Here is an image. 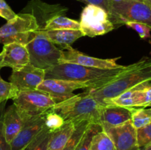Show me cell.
Masks as SVG:
<instances>
[{
	"instance_id": "obj_36",
	"label": "cell",
	"mask_w": 151,
	"mask_h": 150,
	"mask_svg": "<svg viewBox=\"0 0 151 150\" xmlns=\"http://www.w3.org/2000/svg\"><path fill=\"white\" fill-rule=\"evenodd\" d=\"M140 1H144V2L146 3V4H148L150 7H151V0H140Z\"/></svg>"
},
{
	"instance_id": "obj_35",
	"label": "cell",
	"mask_w": 151,
	"mask_h": 150,
	"mask_svg": "<svg viewBox=\"0 0 151 150\" xmlns=\"http://www.w3.org/2000/svg\"><path fill=\"white\" fill-rule=\"evenodd\" d=\"M139 150H151V144L146 146H145V147H142V148H141V149H139Z\"/></svg>"
},
{
	"instance_id": "obj_26",
	"label": "cell",
	"mask_w": 151,
	"mask_h": 150,
	"mask_svg": "<svg viewBox=\"0 0 151 150\" xmlns=\"http://www.w3.org/2000/svg\"><path fill=\"white\" fill-rule=\"evenodd\" d=\"M101 130L103 129L100 124H90L75 150H90V145L93 137Z\"/></svg>"
},
{
	"instance_id": "obj_3",
	"label": "cell",
	"mask_w": 151,
	"mask_h": 150,
	"mask_svg": "<svg viewBox=\"0 0 151 150\" xmlns=\"http://www.w3.org/2000/svg\"><path fill=\"white\" fill-rule=\"evenodd\" d=\"M103 104L85 91L75 94L71 98L55 104L51 109L60 115L65 122L75 124L86 121L91 124L100 125V114Z\"/></svg>"
},
{
	"instance_id": "obj_8",
	"label": "cell",
	"mask_w": 151,
	"mask_h": 150,
	"mask_svg": "<svg viewBox=\"0 0 151 150\" xmlns=\"http://www.w3.org/2000/svg\"><path fill=\"white\" fill-rule=\"evenodd\" d=\"M79 22L80 29L84 35L91 38L107 34L115 28L109 13L94 4H87L84 7Z\"/></svg>"
},
{
	"instance_id": "obj_34",
	"label": "cell",
	"mask_w": 151,
	"mask_h": 150,
	"mask_svg": "<svg viewBox=\"0 0 151 150\" xmlns=\"http://www.w3.org/2000/svg\"><path fill=\"white\" fill-rule=\"evenodd\" d=\"M78 1H81L87 4H94V5L99 6L104 9L110 16L112 0H78Z\"/></svg>"
},
{
	"instance_id": "obj_4",
	"label": "cell",
	"mask_w": 151,
	"mask_h": 150,
	"mask_svg": "<svg viewBox=\"0 0 151 150\" xmlns=\"http://www.w3.org/2000/svg\"><path fill=\"white\" fill-rule=\"evenodd\" d=\"M26 47L29 63L44 70L58 65L63 57V50L50 42L40 29L34 32Z\"/></svg>"
},
{
	"instance_id": "obj_29",
	"label": "cell",
	"mask_w": 151,
	"mask_h": 150,
	"mask_svg": "<svg viewBox=\"0 0 151 150\" xmlns=\"http://www.w3.org/2000/svg\"><path fill=\"white\" fill-rule=\"evenodd\" d=\"M137 131L139 148L141 149L151 144V122L145 127L137 129Z\"/></svg>"
},
{
	"instance_id": "obj_31",
	"label": "cell",
	"mask_w": 151,
	"mask_h": 150,
	"mask_svg": "<svg viewBox=\"0 0 151 150\" xmlns=\"http://www.w3.org/2000/svg\"><path fill=\"white\" fill-rule=\"evenodd\" d=\"M6 101L0 104V150H12L10 144L6 140L4 136L3 126V115L4 112Z\"/></svg>"
},
{
	"instance_id": "obj_15",
	"label": "cell",
	"mask_w": 151,
	"mask_h": 150,
	"mask_svg": "<svg viewBox=\"0 0 151 150\" xmlns=\"http://www.w3.org/2000/svg\"><path fill=\"white\" fill-rule=\"evenodd\" d=\"M67 8L59 4H49L41 0H32L23 10L22 13H30L35 16L40 29H42L46 22L58 15H63Z\"/></svg>"
},
{
	"instance_id": "obj_1",
	"label": "cell",
	"mask_w": 151,
	"mask_h": 150,
	"mask_svg": "<svg viewBox=\"0 0 151 150\" xmlns=\"http://www.w3.org/2000/svg\"><path fill=\"white\" fill-rule=\"evenodd\" d=\"M134 66L135 63L115 69H98L72 63H60L45 70V79L74 81L86 85L87 90H95L113 82Z\"/></svg>"
},
{
	"instance_id": "obj_11",
	"label": "cell",
	"mask_w": 151,
	"mask_h": 150,
	"mask_svg": "<svg viewBox=\"0 0 151 150\" xmlns=\"http://www.w3.org/2000/svg\"><path fill=\"white\" fill-rule=\"evenodd\" d=\"M37 89L47 93L55 104H58L75 96L73 91L75 90H87V86L85 84L74 81L49 78L44 79Z\"/></svg>"
},
{
	"instance_id": "obj_21",
	"label": "cell",
	"mask_w": 151,
	"mask_h": 150,
	"mask_svg": "<svg viewBox=\"0 0 151 150\" xmlns=\"http://www.w3.org/2000/svg\"><path fill=\"white\" fill-rule=\"evenodd\" d=\"M80 22L63 15L54 16L46 22L43 29H80Z\"/></svg>"
},
{
	"instance_id": "obj_10",
	"label": "cell",
	"mask_w": 151,
	"mask_h": 150,
	"mask_svg": "<svg viewBox=\"0 0 151 150\" xmlns=\"http://www.w3.org/2000/svg\"><path fill=\"white\" fill-rule=\"evenodd\" d=\"M110 138L116 150H139L137 142V131L131 121L114 126H102Z\"/></svg>"
},
{
	"instance_id": "obj_13",
	"label": "cell",
	"mask_w": 151,
	"mask_h": 150,
	"mask_svg": "<svg viewBox=\"0 0 151 150\" xmlns=\"http://www.w3.org/2000/svg\"><path fill=\"white\" fill-rule=\"evenodd\" d=\"M63 57L60 63H72L87 67L98 68V69H115L121 65L117 64L116 61L119 57L110 59H100L91 57L72 48L71 46L62 48Z\"/></svg>"
},
{
	"instance_id": "obj_25",
	"label": "cell",
	"mask_w": 151,
	"mask_h": 150,
	"mask_svg": "<svg viewBox=\"0 0 151 150\" xmlns=\"http://www.w3.org/2000/svg\"><path fill=\"white\" fill-rule=\"evenodd\" d=\"M52 132L44 126V129L29 144L25 150H48L49 141Z\"/></svg>"
},
{
	"instance_id": "obj_30",
	"label": "cell",
	"mask_w": 151,
	"mask_h": 150,
	"mask_svg": "<svg viewBox=\"0 0 151 150\" xmlns=\"http://www.w3.org/2000/svg\"><path fill=\"white\" fill-rule=\"evenodd\" d=\"M125 25L131 29H134L137 33L139 34V37L142 39L150 38V31L151 29L147 25L142 23H139V22H133L128 21L125 22Z\"/></svg>"
},
{
	"instance_id": "obj_33",
	"label": "cell",
	"mask_w": 151,
	"mask_h": 150,
	"mask_svg": "<svg viewBox=\"0 0 151 150\" xmlns=\"http://www.w3.org/2000/svg\"><path fill=\"white\" fill-rule=\"evenodd\" d=\"M16 16V13L13 12L11 7L7 4L4 0H0V17L3 18L7 21L14 19Z\"/></svg>"
},
{
	"instance_id": "obj_37",
	"label": "cell",
	"mask_w": 151,
	"mask_h": 150,
	"mask_svg": "<svg viewBox=\"0 0 151 150\" xmlns=\"http://www.w3.org/2000/svg\"><path fill=\"white\" fill-rule=\"evenodd\" d=\"M112 1H119V0H112Z\"/></svg>"
},
{
	"instance_id": "obj_38",
	"label": "cell",
	"mask_w": 151,
	"mask_h": 150,
	"mask_svg": "<svg viewBox=\"0 0 151 150\" xmlns=\"http://www.w3.org/2000/svg\"><path fill=\"white\" fill-rule=\"evenodd\" d=\"M1 67L0 66V71H1ZM0 78H1V76H0Z\"/></svg>"
},
{
	"instance_id": "obj_22",
	"label": "cell",
	"mask_w": 151,
	"mask_h": 150,
	"mask_svg": "<svg viewBox=\"0 0 151 150\" xmlns=\"http://www.w3.org/2000/svg\"><path fill=\"white\" fill-rule=\"evenodd\" d=\"M131 121L137 129L146 126L151 122V108L133 107Z\"/></svg>"
},
{
	"instance_id": "obj_6",
	"label": "cell",
	"mask_w": 151,
	"mask_h": 150,
	"mask_svg": "<svg viewBox=\"0 0 151 150\" xmlns=\"http://www.w3.org/2000/svg\"><path fill=\"white\" fill-rule=\"evenodd\" d=\"M110 18L114 24L139 22L147 25L151 29V7L140 0L112 1Z\"/></svg>"
},
{
	"instance_id": "obj_19",
	"label": "cell",
	"mask_w": 151,
	"mask_h": 150,
	"mask_svg": "<svg viewBox=\"0 0 151 150\" xmlns=\"http://www.w3.org/2000/svg\"><path fill=\"white\" fill-rule=\"evenodd\" d=\"M143 84L137 85L111 99L107 104H114L124 107H142V88Z\"/></svg>"
},
{
	"instance_id": "obj_18",
	"label": "cell",
	"mask_w": 151,
	"mask_h": 150,
	"mask_svg": "<svg viewBox=\"0 0 151 150\" xmlns=\"http://www.w3.org/2000/svg\"><path fill=\"white\" fill-rule=\"evenodd\" d=\"M40 29L50 42L62 48L71 46L77 40L85 36L81 29Z\"/></svg>"
},
{
	"instance_id": "obj_28",
	"label": "cell",
	"mask_w": 151,
	"mask_h": 150,
	"mask_svg": "<svg viewBox=\"0 0 151 150\" xmlns=\"http://www.w3.org/2000/svg\"><path fill=\"white\" fill-rule=\"evenodd\" d=\"M18 91L10 82H6L0 78V104L8 99H13Z\"/></svg>"
},
{
	"instance_id": "obj_7",
	"label": "cell",
	"mask_w": 151,
	"mask_h": 150,
	"mask_svg": "<svg viewBox=\"0 0 151 150\" xmlns=\"http://www.w3.org/2000/svg\"><path fill=\"white\" fill-rule=\"evenodd\" d=\"M13 100L26 119L50 110L55 104L47 93L38 89L18 91Z\"/></svg>"
},
{
	"instance_id": "obj_5",
	"label": "cell",
	"mask_w": 151,
	"mask_h": 150,
	"mask_svg": "<svg viewBox=\"0 0 151 150\" xmlns=\"http://www.w3.org/2000/svg\"><path fill=\"white\" fill-rule=\"evenodd\" d=\"M38 29L35 16L22 12L0 27V44L5 45L17 43L27 45Z\"/></svg>"
},
{
	"instance_id": "obj_14",
	"label": "cell",
	"mask_w": 151,
	"mask_h": 150,
	"mask_svg": "<svg viewBox=\"0 0 151 150\" xmlns=\"http://www.w3.org/2000/svg\"><path fill=\"white\" fill-rule=\"evenodd\" d=\"M29 63L26 45L17 43L5 44L0 53V66L18 69Z\"/></svg>"
},
{
	"instance_id": "obj_16",
	"label": "cell",
	"mask_w": 151,
	"mask_h": 150,
	"mask_svg": "<svg viewBox=\"0 0 151 150\" xmlns=\"http://www.w3.org/2000/svg\"><path fill=\"white\" fill-rule=\"evenodd\" d=\"M133 107H124L114 104L103 106L100 114V126H114L131 119Z\"/></svg>"
},
{
	"instance_id": "obj_24",
	"label": "cell",
	"mask_w": 151,
	"mask_h": 150,
	"mask_svg": "<svg viewBox=\"0 0 151 150\" xmlns=\"http://www.w3.org/2000/svg\"><path fill=\"white\" fill-rule=\"evenodd\" d=\"M90 150H116L114 144L103 130L97 132L91 140Z\"/></svg>"
},
{
	"instance_id": "obj_32",
	"label": "cell",
	"mask_w": 151,
	"mask_h": 150,
	"mask_svg": "<svg viewBox=\"0 0 151 150\" xmlns=\"http://www.w3.org/2000/svg\"><path fill=\"white\" fill-rule=\"evenodd\" d=\"M151 107V83H144L142 88V107Z\"/></svg>"
},
{
	"instance_id": "obj_2",
	"label": "cell",
	"mask_w": 151,
	"mask_h": 150,
	"mask_svg": "<svg viewBox=\"0 0 151 150\" xmlns=\"http://www.w3.org/2000/svg\"><path fill=\"white\" fill-rule=\"evenodd\" d=\"M151 82V57H143L135 66L119 78L95 90H86L90 95L106 105L111 99L141 84Z\"/></svg>"
},
{
	"instance_id": "obj_27",
	"label": "cell",
	"mask_w": 151,
	"mask_h": 150,
	"mask_svg": "<svg viewBox=\"0 0 151 150\" xmlns=\"http://www.w3.org/2000/svg\"><path fill=\"white\" fill-rule=\"evenodd\" d=\"M64 123L65 121L63 118L52 110L48 111L46 115L44 126L51 132H55L60 129Z\"/></svg>"
},
{
	"instance_id": "obj_23",
	"label": "cell",
	"mask_w": 151,
	"mask_h": 150,
	"mask_svg": "<svg viewBox=\"0 0 151 150\" xmlns=\"http://www.w3.org/2000/svg\"><path fill=\"white\" fill-rule=\"evenodd\" d=\"M90 124L88 121H84L75 124V129L63 150H75Z\"/></svg>"
},
{
	"instance_id": "obj_17",
	"label": "cell",
	"mask_w": 151,
	"mask_h": 150,
	"mask_svg": "<svg viewBox=\"0 0 151 150\" xmlns=\"http://www.w3.org/2000/svg\"><path fill=\"white\" fill-rule=\"evenodd\" d=\"M26 120L14 104L4 110L3 115V126L4 136L9 144H10L19 133Z\"/></svg>"
},
{
	"instance_id": "obj_9",
	"label": "cell",
	"mask_w": 151,
	"mask_h": 150,
	"mask_svg": "<svg viewBox=\"0 0 151 150\" xmlns=\"http://www.w3.org/2000/svg\"><path fill=\"white\" fill-rule=\"evenodd\" d=\"M45 79V70L28 63L18 69H13L9 80L17 91L35 90Z\"/></svg>"
},
{
	"instance_id": "obj_20",
	"label": "cell",
	"mask_w": 151,
	"mask_h": 150,
	"mask_svg": "<svg viewBox=\"0 0 151 150\" xmlns=\"http://www.w3.org/2000/svg\"><path fill=\"white\" fill-rule=\"evenodd\" d=\"M75 124L65 122L64 124L52 134L48 144V150H63L75 129Z\"/></svg>"
},
{
	"instance_id": "obj_12",
	"label": "cell",
	"mask_w": 151,
	"mask_h": 150,
	"mask_svg": "<svg viewBox=\"0 0 151 150\" xmlns=\"http://www.w3.org/2000/svg\"><path fill=\"white\" fill-rule=\"evenodd\" d=\"M48 111L32 116L25 121L21 130L10 142L12 150L26 149L29 144L44 129L45 117Z\"/></svg>"
}]
</instances>
